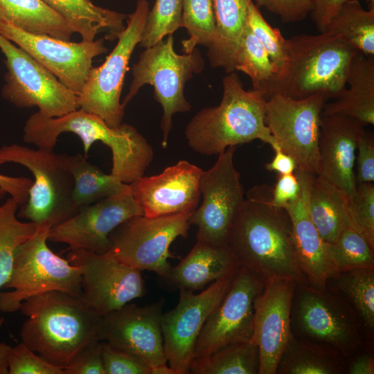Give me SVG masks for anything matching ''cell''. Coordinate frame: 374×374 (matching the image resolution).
Here are the masks:
<instances>
[{"instance_id":"11","label":"cell","mask_w":374,"mask_h":374,"mask_svg":"<svg viewBox=\"0 0 374 374\" xmlns=\"http://www.w3.org/2000/svg\"><path fill=\"white\" fill-rule=\"evenodd\" d=\"M191 213L132 217L111 232L108 252L129 267L154 271L163 278L171 267L169 248L177 238L188 236Z\"/></svg>"},{"instance_id":"12","label":"cell","mask_w":374,"mask_h":374,"mask_svg":"<svg viewBox=\"0 0 374 374\" xmlns=\"http://www.w3.org/2000/svg\"><path fill=\"white\" fill-rule=\"evenodd\" d=\"M328 96L296 99L276 93L266 99L265 122L280 149L312 175L319 171L321 118Z\"/></svg>"},{"instance_id":"25","label":"cell","mask_w":374,"mask_h":374,"mask_svg":"<svg viewBox=\"0 0 374 374\" xmlns=\"http://www.w3.org/2000/svg\"><path fill=\"white\" fill-rule=\"evenodd\" d=\"M238 267L227 245L197 241L190 251L177 265L160 278L170 290L195 292L204 289Z\"/></svg>"},{"instance_id":"4","label":"cell","mask_w":374,"mask_h":374,"mask_svg":"<svg viewBox=\"0 0 374 374\" xmlns=\"http://www.w3.org/2000/svg\"><path fill=\"white\" fill-rule=\"evenodd\" d=\"M222 84L220 103L201 109L186 125L189 147L203 155H218L230 146L258 139L274 151L280 150L265 122L263 93L253 89L245 90L234 71L224 77Z\"/></svg>"},{"instance_id":"32","label":"cell","mask_w":374,"mask_h":374,"mask_svg":"<svg viewBox=\"0 0 374 374\" xmlns=\"http://www.w3.org/2000/svg\"><path fill=\"white\" fill-rule=\"evenodd\" d=\"M344 195L319 175L312 176L309 186L308 209L310 217L323 240L334 242L346 225Z\"/></svg>"},{"instance_id":"3","label":"cell","mask_w":374,"mask_h":374,"mask_svg":"<svg viewBox=\"0 0 374 374\" xmlns=\"http://www.w3.org/2000/svg\"><path fill=\"white\" fill-rule=\"evenodd\" d=\"M66 132L76 134L87 156L91 145L101 141L112 155L111 174L130 184L143 176L154 157L150 144L136 128L128 124L109 126L100 116L78 108L59 117L32 114L24 127L23 139L39 148L53 149L58 136Z\"/></svg>"},{"instance_id":"42","label":"cell","mask_w":374,"mask_h":374,"mask_svg":"<svg viewBox=\"0 0 374 374\" xmlns=\"http://www.w3.org/2000/svg\"><path fill=\"white\" fill-rule=\"evenodd\" d=\"M247 26L269 55L278 70L277 76L285 70L287 63L286 39L278 28L271 27L265 19L253 0L249 6Z\"/></svg>"},{"instance_id":"51","label":"cell","mask_w":374,"mask_h":374,"mask_svg":"<svg viewBox=\"0 0 374 374\" xmlns=\"http://www.w3.org/2000/svg\"><path fill=\"white\" fill-rule=\"evenodd\" d=\"M33 180L24 177H10L0 174V188L8 193L19 206L26 203Z\"/></svg>"},{"instance_id":"52","label":"cell","mask_w":374,"mask_h":374,"mask_svg":"<svg viewBox=\"0 0 374 374\" xmlns=\"http://www.w3.org/2000/svg\"><path fill=\"white\" fill-rule=\"evenodd\" d=\"M274 152L272 160L265 164V169L269 172H276L278 175L294 173L297 163L294 158L281 150H277Z\"/></svg>"},{"instance_id":"9","label":"cell","mask_w":374,"mask_h":374,"mask_svg":"<svg viewBox=\"0 0 374 374\" xmlns=\"http://www.w3.org/2000/svg\"><path fill=\"white\" fill-rule=\"evenodd\" d=\"M172 35L167 39L146 48L132 68L133 80L127 94L122 102L127 104L146 84L154 87V99L163 108L161 129V145L166 148L172 130L174 114L190 111L191 106L184 96V86L193 74L204 67L199 52L194 49L189 53L178 54L174 48Z\"/></svg>"},{"instance_id":"21","label":"cell","mask_w":374,"mask_h":374,"mask_svg":"<svg viewBox=\"0 0 374 374\" xmlns=\"http://www.w3.org/2000/svg\"><path fill=\"white\" fill-rule=\"evenodd\" d=\"M296 282L271 278L254 302L251 341L258 348V374H276L280 355L292 334L290 312Z\"/></svg>"},{"instance_id":"13","label":"cell","mask_w":374,"mask_h":374,"mask_svg":"<svg viewBox=\"0 0 374 374\" xmlns=\"http://www.w3.org/2000/svg\"><path fill=\"white\" fill-rule=\"evenodd\" d=\"M7 73L3 98L19 108L37 107L45 117H59L79 108L78 96L25 51L0 34Z\"/></svg>"},{"instance_id":"7","label":"cell","mask_w":374,"mask_h":374,"mask_svg":"<svg viewBox=\"0 0 374 374\" xmlns=\"http://www.w3.org/2000/svg\"><path fill=\"white\" fill-rule=\"evenodd\" d=\"M68 157L53 149H32L18 144L0 148V165L18 163L34 177L28 199L17 213L18 218L51 228L78 213L72 198L73 179Z\"/></svg>"},{"instance_id":"22","label":"cell","mask_w":374,"mask_h":374,"mask_svg":"<svg viewBox=\"0 0 374 374\" xmlns=\"http://www.w3.org/2000/svg\"><path fill=\"white\" fill-rule=\"evenodd\" d=\"M202 172L200 168L180 160L159 175L136 179L130 186L145 216L193 213L201 195Z\"/></svg>"},{"instance_id":"53","label":"cell","mask_w":374,"mask_h":374,"mask_svg":"<svg viewBox=\"0 0 374 374\" xmlns=\"http://www.w3.org/2000/svg\"><path fill=\"white\" fill-rule=\"evenodd\" d=\"M11 346L4 342H0V374H9L8 358Z\"/></svg>"},{"instance_id":"6","label":"cell","mask_w":374,"mask_h":374,"mask_svg":"<svg viewBox=\"0 0 374 374\" xmlns=\"http://www.w3.org/2000/svg\"><path fill=\"white\" fill-rule=\"evenodd\" d=\"M290 330L294 338L334 349L345 359L364 345H371L357 314L346 301L326 288L305 283L295 284Z\"/></svg>"},{"instance_id":"31","label":"cell","mask_w":374,"mask_h":374,"mask_svg":"<svg viewBox=\"0 0 374 374\" xmlns=\"http://www.w3.org/2000/svg\"><path fill=\"white\" fill-rule=\"evenodd\" d=\"M276 374H346V359L334 349L291 335Z\"/></svg>"},{"instance_id":"29","label":"cell","mask_w":374,"mask_h":374,"mask_svg":"<svg viewBox=\"0 0 374 374\" xmlns=\"http://www.w3.org/2000/svg\"><path fill=\"white\" fill-rule=\"evenodd\" d=\"M353 308L368 344L374 346V269L357 268L332 273L326 287Z\"/></svg>"},{"instance_id":"23","label":"cell","mask_w":374,"mask_h":374,"mask_svg":"<svg viewBox=\"0 0 374 374\" xmlns=\"http://www.w3.org/2000/svg\"><path fill=\"white\" fill-rule=\"evenodd\" d=\"M364 131V125L355 119L321 114L317 175L335 186L346 198L356 189L355 161Z\"/></svg>"},{"instance_id":"43","label":"cell","mask_w":374,"mask_h":374,"mask_svg":"<svg viewBox=\"0 0 374 374\" xmlns=\"http://www.w3.org/2000/svg\"><path fill=\"white\" fill-rule=\"evenodd\" d=\"M8 372L9 374H64L62 368L36 355L23 342L11 347Z\"/></svg>"},{"instance_id":"30","label":"cell","mask_w":374,"mask_h":374,"mask_svg":"<svg viewBox=\"0 0 374 374\" xmlns=\"http://www.w3.org/2000/svg\"><path fill=\"white\" fill-rule=\"evenodd\" d=\"M0 21L24 32L70 41L66 22L42 0H0Z\"/></svg>"},{"instance_id":"5","label":"cell","mask_w":374,"mask_h":374,"mask_svg":"<svg viewBox=\"0 0 374 374\" xmlns=\"http://www.w3.org/2000/svg\"><path fill=\"white\" fill-rule=\"evenodd\" d=\"M286 45V67L266 89L265 99L276 93L296 99L318 93L336 99L341 94L358 51L328 32L296 35Z\"/></svg>"},{"instance_id":"19","label":"cell","mask_w":374,"mask_h":374,"mask_svg":"<svg viewBox=\"0 0 374 374\" xmlns=\"http://www.w3.org/2000/svg\"><path fill=\"white\" fill-rule=\"evenodd\" d=\"M141 215L143 211L129 184L124 190L81 207L73 217L52 226L48 240L66 244L69 250L107 253L110 249L111 232L127 219Z\"/></svg>"},{"instance_id":"24","label":"cell","mask_w":374,"mask_h":374,"mask_svg":"<svg viewBox=\"0 0 374 374\" xmlns=\"http://www.w3.org/2000/svg\"><path fill=\"white\" fill-rule=\"evenodd\" d=\"M295 173L301 182V193L295 202L283 208L292 221L295 252L301 272L308 284L323 289L327 279L335 269L327 243L321 238L308 213V190L310 180L314 175L298 167Z\"/></svg>"},{"instance_id":"17","label":"cell","mask_w":374,"mask_h":374,"mask_svg":"<svg viewBox=\"0 0 374 374\" xmlns=\"http://www.w3.org/2000/svg\"><path fill=\"white\" fill-rule=\"evenodd\" d=\"M236 269L199 294L180 290L177 305L162 314L164 350L168 365L176 374L190 373L197 337L206 319L230 287Z\"/></svg>"},{"instance_id":"15","label":"cell","mask_w":374,"mask_h":374,"mask_svg":"<svg viewBox=\"0 0 374 374\" xmlns=\"http://www.w3.org/2000/svg\"><path fill=\"white\" fill-rule=\"evenodd\" d=\"M266 282L251 270L237 267L230 287L197 337L193 359L208 356L232 343L251 341L254 302Z\"/></svg>"},{"instance_id":"36","label":"cell","mask_w":374,"mask_h":374,"mask_svg":"<svg viewBox=\"0 0 374 374\" xmlns=\"http://www.w3.org/2000/svg\"><path fill=\"white\" fill-rule=\"evenodd\" d=\"M19 204L10 196L0 206V290L10 277L17 249L37 227L34 222L19 220ZM3 322L0 317V327Z\"/></svg>"},{"instance_id":"2","label":"cell","mask_w":374,"mask_h":374,"mask_svg":"<svg viewBox=\"0 0 374 374\" xmlns=\"http://www.w3.org/2000/svg\"><path fill=\"white\" fill-rule=\"evenodd\" d=\"M19 310L27 317L20 331L22 342L62 368L84 346L100 340L102 316L87 308L79 297L47 292L24 301Z\"/></svg>"},{"instance_id":"41","label":"cell","mask_w":374,"mask_h":374,"mask_svg":"<svg viewBox=\"0 0 374 374\" xmlns=\"http://www.w3.org/2000/svg\"><path fill=\"white\" fill-rule=\"evenodd\" d=\"M182 0H156L148 12L140 46L150 47L172 35L181 25Z\"/></svg>"},{"instance_id":"1","label":"cell","mask_w":374,"mask_h":374,"mask_svg":"<svg viewBox=\"0 0 374 374\" xmlns=\"http://www.w3.org/2000/svg\"><path fill=\"white\" fill-rule=\"evenodd\" d=\"M226 244L238 266L266 280L281 278L307 283L298 263L290 217L285 208L273 204L267 184L247 192Z\"/></svg>"},{"instance_id":"54","label":"cell","mask_w":374,"mask_h":374,"mask_svg":"<svg viewBox=\"0 0 374 374\" xmlns=\"http://www.w3.org/2000/svg\"><path fill=\"white\" fill-rule=\"evenodd\" d=\"M150 374H176V373L166 363L150 368Z\"/></svg>"},{"instance_id":"47","label":"cell","mask_w":374,"mask_h":374,"mask_svg":"<svg viewBox=\"0 0 374 374\" xmlns=\"http://www.w3.org/2000/svg\"><path fill=\"white\" fill-rule=\"evenodd\" d=\"M357 184L374 181V136L365 130L361 134L357 146Z\"/></svg>"},{"instance_id":"40","label":"cell","mask_w":374,"mask_h":374,"mask_svg":"<svg viewBox=\"0 0 374 374\" xmlns=\"http://www.w3.org/2000/svg\"><path fill=\"white\" fill-rule=\"evenodd\" d=\"M345 199L346 224L360 234L374 249L373 184H357L353 194Z\"/></svg>"},{"instance_id":"10","label":"cell","mask_w":374,"mask_h":374,"mask_svg":"<svg viewBox=\"0 0 374 374\" xmlns=\"http://www.w3.org/2000/svg\"><path fill=\"white\" fill-rule=\"evenodd\" d=\"M149 10L147 0L137 1L134 11L127 15V26L117 36L113 51L100 66H92L78 94L79 108L100 116L112 127L122 123L123 81L132 53L140 43Z\"/></svg>"},{"instance_id":"20","label":"cell","mask_w":374,"mask_h":374,"mask_svg":"<svg viewBox=\"0 0 374 374\" xmlns=\"http://www.w3.org/2000/svg\"><path fill=\"white\" fill-rule=\"evenodd\" d=\"M164 302L161 298L142 307L130 302L102 316L99 339L150 368L168 363L161 329Z\"/></svg>"},{"instance_id":"14","label":"cell","mask_w":374,"mask_h":374,"mask_svg":"<svg viewBox=\"0 0 374 374\" xmlns=\"http://www.w3.org/2000/svg\"><path fill=\"white\" fill-rule=\"evenodd\" d=\"M237 146H230L218 154L215 163L202 172L199 181L203 201L189 217L197 226V241L213 245H227L231 224L242 204L240 175L234 166Z\"/></svg>"},{"instance_id":"16","label":"cell","mask_w":374,"mask_h":374,"mask_svg":"<svg viewBox=\"0 0 374 374\" xmlns=\"http://www.w3.org/2000/svg\"><path fill=\"white\" fill-rule=\"evenodd\" d=\"M66 259L82 273L80 299L94 313L103 316L116 310L145 292L140 270L129 267L110 253L71 249Z\"/></svg>"},{"instance_id":"37","label":"cell","mask_w":374,"mask_h":374,"mask_svg":"<svg viewBox=\"0 0 374 374\" xmlns=\"http://www.w3.org/2000/svg\"><path fill=\"white\" fill-rule=\"evenodd\" d=\"M234 71L247 75L251 78L253 89L263 95L278 73L267 52L248 26L235 55Z\"/></svg>"},{"instance_id":"55","label":"cell","mask_w":374,"mask_h":374,"mask_svg":"<svg viewBox=\"0 0 374 374\" xmlns=\"http://www.w3.org/2000/svg\"><path fill=\"white\" fill-rule=\"evenodd\" d=\"M6 193L0 188V201L4 197Z\"/></svg>"},{"instance_id":"35","label":"cell","mask_w":374,"mask_h":374,"mask_svg":"<svg viewBox=\"0 0 374 374\" xmlns=\"http://www.w3.org/2000/svg\"><path fill=\"white\" fill-rule=\"evenodd\" d=\"M258 346L251 341L228 344L212 354L193 359L190 373L193 374H258Z\"/></svg>"},{"instance_id":"49","label":"cell","mask_w":374,"mask_h":374,"mask_svg":"<svg viewBox=\"0 0 374 374\" xmlns=\"http://www.w3.org/2000/svg\"><path fill=\"white\" fill-rule=\"evenodd\" d=\"M348 0H312L310 16L320 33L324 32L331 20ZM370 9H374V0H364Z\"/></svg>"},{"instance_id":"48","label":"cell","mask_w":374,"mask_h":374,"mask_svg":"<svg viewBox=\"0 0 374 374\" xmlns=\"http://www.w3.org/2000/svg\"><path fill=\"white\" fill-rule=\"evenodd\" d=\"M301 190V182L295 172L278 175L271 187V202L274 205L284 208L298 199Z\"/></svg>"},{"instance_id":"44","label":"cell","mask_w":374,"mask_h":374,"mask_svg":"<svg viewBox=\"0 0 374 374\" xmlns=\"http://www.w3.org/2000/svg\"><path fill=\"white\" fill-rule=\"evenodd\" d=\"M105 374H150V367L135 356L103 341Z\"/></svg>"},{"instance_id":"38","label":"cell","mask_w":374,"mask_h":374,"mask_svg":"<svg viewBox=\"0 0 374 374\" xmlns=\"http://www.w3.org/2000/svg\"><path fill=\"white\" fill-rule=\"evenodd\" d=\"M327 245L335 271L357 268L374 269V249L346 224L337 240Z\"/></svg>"},{"instance_id":"26","label":"cell","mask_w":374,"mask_h":374,"mask_svg":"<svg viewBox=\"0 0 374 374\" xmlns=\"http://www.w3.org/2000/svg\"><path fill=\"white\" fill-rule=\"evenodd\" d=\"M346 88L332 103L325 104L323 115L351 118L364 126L374 125V56L357 53L353 59Z\"/></svg>"},{"instance_id":"18","label":"cell","mask_w":374,"mask_h":374,"mask_svg":"<svg viewBox=\"0 0 374 374\" xmlns=\"http://www.w3.org/2000/svg\"><path fill=\"white\" fill-rule=\"evenodd\" d=\"M0 34L25 51L64 85L80 93L95 57L107 51L103 39L72 42L28 33L0 21Z\"/></svg>"},{"instance_id":"27","label":"cell","mask_w":374,"mask_h":374,"mask_svg":"<svg viewBox=\"0 0 374 374\" xmlns=\"http://www.w3.org/2000/svg\"><path fill=\"white\" fill-rule=\"evenodd\" d=\"M252 0H212L215 34L207 47L211 66L229 73L234 71V61L247 27L249 6Z\"/></svg>"},{"instance_id":"39","label":"cell","mask_w":374,"mask_h":374,"mask_svg":"<svg viewBox=\"0 0 374 374\" xmlns=\"http://www.w3.org/2000/svg\"><path fill=\"white\" fill-rule=\"evenodd\" d=\"M181 27L188 34L181 43L184 53L192 52L197 45L208 47L215 34L212 0H182Z\"/></svg>"},{"instance_id":"8","label":"cell","mask_w":374,"mask_h":374,"mask_svg":"<svg viewBox=\"0 0 374 374\" xmlns=\"http://www.w3.org/2000/svg\"><path fill=\"white\" fill-rule=\"evenodd\" d=\"M50 229L37 224L35 233L17 249L10 277L3 287L12 290L0 292L1 312H16L24 301L51 291L80 297L81 269L51 250L47 244Z\"/></svg>"},{"instance_id":"33","label":"cell","mask_w":374,"mask_h":374,"mask_svg":"<svg viewBox=\"0 0 374 374\" xmlns=\"http://www.w3.org/2000/svg\"><path fill=\"white\" fill-rule=\"evenodd\" d=\"M68 163L73 179V202L78 210L129 186L111 173H104L80 154L69 155Z\"/></svg>"},{"instance_id":"34","label":"cell","mask_w":374,"mask_h":374,"mask_svg":"<svg viewBox=\"0 0 374 374\" xmlns=\"http://www.w3.org/2000/svg\"><path fill=\"white\" fill-rule=\"evenodd\" d=\"M324 32L335 35L359 53L374 56V9H364L359 0H348Z\"/></svg>"},{"instance_id":"28","label":"cell","mask_w":374,"mask_h":374,"mask_svg":"<svg viewBox=\"0 0 374 374\" xmlns=\"http://www.w3.org/2000/svg\"><path fill=\"white\" fill-rule=\"evenodd\" d=\"M79 34L83 41L109 31V38L117 39L127 15L95 5L91 0H42Z\"/></svg>"},{"instance_id":"46","label":"cell","mask_w":374,"mask_h":374,"mask_svg":"<svg viewBox=\"0 0 374 374\" xmlns=\"http://www.w3.org/2000/svg\"><path fill=\"white\" fill-rule=\"evenodd\" d=\"M257 7H264L285 23L303 20L310 14L312 0H255Z\"/></svg>"},{"instance_id":"50","label":"cell","mask_w":374,"mask_h":374,"mask_svg":"<svg viewBox=\"0 0 374 374\" xmlns=\"http://www.w3.org/2000/svg\"><path fill=\"white\" fill-rule=\"evenodd\" d=\"M374 346L366 344L346 358V374H373Z\"/></svg>"},{"instance_id":"45","label":"cell","mask_w":374,"mask_h":374,"mask_svg":"<svg viewBox=\"0 0 374 374\" xmlns=\"http://www.w3.org/2000/svg\"><path fill=\"white\" fill-rule=\"evenodd\" d=\"M102 347L100 340L84 346L63 368L64 374H105Z\"/></svg>"}]
</instances>
